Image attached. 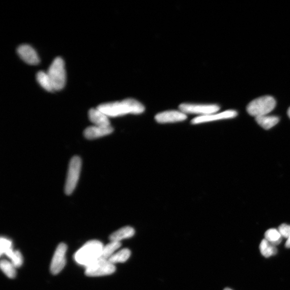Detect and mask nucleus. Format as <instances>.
<instances>
[{"mask_svg": "<svg viewBox=\"0 0 290 290\" xmlns=\"http://www.w3.org/2000/svg\"><path fill=\"white\" fill-rule=\"evenodd\" d=\"M288 115L289 118H290V107L289 108V109H288Z\"/></svg>", "mask_w": 290, "mask_h": 290, "instance_id": "obj_26", "label": "nucleus"}, {"mask_svg": "<svg viewBox=\"0 0 290 290\" xmlns=\"http://www.w3.org/2000/svg\"><path fill=\"white\" fill-rule=\"evenodd\" d=\"M286 247L287 249H290V236L288 239L286 243Z\"/></svg>", "mask_w": 290, "mask_h": 290, "instance_id": "obj_25", "label": "nucleus"}, {"mask_svg": "<svg viewBox=\"0 0 290 290\" xmlns=\"http://www.w3.org/2000/svg\"><path fill=\"white\" fill-rule=\"evenodd\" d=\"M12 249V242L4 238H1V255L4 254L8 251Z\"/></svg>", "mask_w": 290, "mask_h": 290, "instance_id": "obj_23", "label": "nucleus"}, {"mask_svg": "<svg viewBox=\"0 0 290 290\" xmlns=\"http://www.w3.org/2000/svg\"><path fill=\"white\" fill-rule=\"evenodd\" d=\"M224 290H232V289H230V288H225V289H224Z\"/></svg>", "mask_w": 290, "mask_h": 290, "instance_id": "obj_27", "label": "nucleus"}, {"mask_svg": "<svg viewBox=\"0 0 290 290\" xmlns=\"http://www.w3.org/2000/svg\"><path fill=\"white\" fill-rule=\"evenodd\" d=\"M260 250L261 254L267 258L275 255L277 252L276 246L272 245L265 239L261 242Z\"/></svg>", "mask_w": 290, "mask_h": 290, "instance_id": "obj_18", "label": "nucleus"}, {"mask_svg": "<svg viewBox=\"0 0 290 290\" xmlns=\"http://www.w3.org/2000/svg\"><path fill=\"white\" fill-rule=\"evenodd\" d=\"M220 107L217 104H200L182 103L179 105V110L186 114H194L203 116L217 113Z\"/></svg>", "mask_w": 290, "mask_h": 290, "instance_id": "obj_6", "label": "nucleus"}, {"mask_svg": "<svg viewBox=\"0 0 290 290\" xmlns=\"http://www.w3.org/2000/svg\"><path fill=\"white\" fill-rule=\"evenodd\" d=\"M103 247L98 240L89 241L77 251L75 259L78 264L87 267L98 259Z\"/></svg>", "mask_w": 290, "mask_h": 290, "instance_id": "obj_2", "label": "nucleus"}, {"mask_svg": "<svg viewBox=\"0 0 290 290\" xmlns=\"http://www.w3.org/2000/svg\"><path fill=\"white\" fill-rule=\"evenodd\" d=\"M276 102L271 96H265L256 98L248 105V113L255 118L268 115L275 109Z\"/></svg>", "mask_w": 290, "mask_h": 290, "instance_id": "obj_3", "label": "nucleus"}, {"mask_svg": "<svg viewBox=\"0 0 290 290\" xmlns=\"http://www.w3.org/2000/svg\"><path fill=\"white\" fill-rule=\"evenodd\" d=\"M238 113L235 110H227L221 113H215L206 116H198L191 121L193 125H197L213 122V121L233 118L236 117Z\"/></svg>", "mask_w": 290, "mask_h": 290, "instance_id": "obj_10", "label": "nucleus"}, {"mask_svg": "<svg viewBox=\"0 0 290 290\" xmlns=\"http://www.w3.org/2000/svg\"><path fill=\"white\" fill-rule=\"evenodd\" d=\"M278 231L284 238L288 239L290 236V225L283 224L279 226Z\"/></svg>", "mask_w": 290, "mask_h": 290, "instance_id": "obj_24", "label": "nucleus"}, {"mask_svg": "<svg viewBox=\"0 0 290 290\" xmlns=\"http://www.w3.org/2000/svg\"><path fill=\"white\" fill-rule=\"evenodd\" d=\"M120 247V242L111 241L109 244L103 247L98 259L109 260V258L115 254V252Z\"/></svg>", "mask_w": 290, "mask_h": 290, "instance_id": "obj_16", "label": "nucleus"}, {"mask_svg": "<svg viewBox=\"0 0 290 290\" xmlns=\"http://www.w3.org/2000/svg\"><path fill=\"white\" fill-rule=\"evenodd\" d=\"M88 116L91 122L95 125L100 126H111L108 116L97 108L96 109H91L89 110Z\"/></svg>", "mask_w": 290, "mask_h": 290, "instance_id": "obj_13", "label": "nucleus"}, {"mask_svg": "<svg viewBox=\"0 0 290 290\" xmlns=\"http://www.w3.org/2000/svg\"><path fill=\"white\" fill-rule=\"evenodd\" d=\"M18 54L21 59L28 64L36 65L39 64V58L38 54L33 47L29 45H20L18 49Z\"/></svg>", "mask_w": 290, "mask_h": 290, "instance_id": "obj_11", "label": "nucleus"}, {"mask_svg": "<svg viewBox=\"0 0 290 290\" xmlns=\"http://www.w3.org/2000/svg\"><path fill=\"white\" fill-rule=\"evenodd\" d=\"M256 122L265 130H270L277 125L279 119L277 116H262L255 118Z\"/></svg>", "mask_w": 290, "mask_h": 290, "instance_id": "obj_15", "label": "nucleus"}, {"mask_svg": "<svg viewBox=\"0 0 290 290\" xmlns=\"http://www.w3.org/2000/svg\"><path fill=\"white\" fill-rule=\"evenodd\" d=\"M0 267L1 270L8 277L10 278H14L17 275L16 272V267L14 266L12 262H10L6 260H3L0 263Z\"/></svg>", "mask_w": 290, "mask_h": 290, "instance_id": "obj_21", "label": "nucleus"}, {"mask_svg": "<svg viewBox=\"0 0 290 290\" xmlns=\"http://www.w3.org/2000/svg\"><path fill=\"white\" fill-rule=\"evenodd\" d=\"M109 117H116L126 115H140L144 113L145 107L135 98H128L120 101L103 103L97 107Z\"/></svg>", "mask_w": 290, "mask_h": 290, "instance_id": "obj_1", "label": "nucleus"}, {"mask_svg": "<svg viewBox=\"0 0 290 290\" xmlns=\"http://www.w3.org/2000/svg\"><path fill=\"white\" fill-rule=\"evenodd\" d=\"M67 250V245L64 243H61L57 247L50 266V271L53 275H57L64 268Z\"/></svg>", "mask_w": 290, "mask_h": 290, "instance_id": "obj_8", "label": "nucleus"}, {"mask_svg": "<svg viewBox=\"0 0 290 290\" xmlns=\"http://www.w3.org/2000/svg\"><path fill=\"white\" fill-rule=\"evenodd\" d=\"M187 119V115L180 110H167L155 116L156 122L159 124L174 123L183 122Z\"/></svg>", "mask_w": 290, "mask_h": 290, "instance_id": "obj_9", "label": "nucleus"}, {"mask_svg": "<svg viewBox=\"0 0 290 290\" xmlns=\"http://www.w3.org/2000/svg\"><path fill=\"white\" fill-rule=\"evenodd\" d=\"M135 234V230L131 226H125L116 231L111 234L109 239L111 241L120 242L124 239H129Z\"/></svg>", "mask_w": 290, "mask_h": 290, "instance_id": "obj_14", "label": "nucleus"}, {"mask_svg": "<svg viewBox=\"0 0 290 290\" xmlns=\"http://www.w3.org/2000/svg\"><path fill=\"white\" fill-rule=\"evenodd\" d=\"M116 271L115 265L109 260H97L86 267V275L89 277H99L111 275Z\"/></svg>", "mask_w": 290, "mask_h": 290, "instance_id": "obj_7", "label": "nucleus"}, {"mask_svg": "<svg viewBox=\"0 0 290 290\" xmlns=\"http://www.w3.org/2000/svg\"><path fill=\"white\" fill-rule=\"evenodd\" d=\"M114 131L112 125L109 126H92L83 132L84 137L89 140L96 139L112 134Z\"/></svg>", "mask_w": 290, "mask_h": 290, "instance_id": "obj_12", "label": "nucleus"}, {"mask_svg": "<svg viewBox=\"0 0 290 290\" xmlns=\"http://www.w3.org/2000/svg\"><path fill=\"white\" fill-rule=\"evenodd\" d=\"M47 73L51 79L55 91L61 90L65 87L66 79L65 63L61 57L56 58Z\"/></svg>", "mask_w": 290, "mask_h": 290, "instance_id": "obj_4", "label": "nucleus"}, {"mask_svg": "<svg viewBox=\"0 0 290 290\" xmlns=\"http://www.w3.org/2000/svg\"><path fill=\"white\" fill-rule=\"evenodd\" d=\"M36 78L41 87L45 90L50 92L55 91L48 74L43 71H40L37 74Z\"/></svg>", "mask_w": 290, "mask_h": 290, "instance_id": "obj_17", "label": "nucleus"}, {"mask_svg": "<svg viewBox=\"0 0 290 290\" xmlns=\"http://www.w3.org/2000/svg\"><path fill=\"white\" fill-rule=\"evenodd\" d=\"M265 239L271 242L275 246L280 244L282 241V236L278 230L275 229H271L266 231L265 234Z\"/></svg>", "mask_w": 290, "mask_h": 290, "instance_id": "obj_20", "label": "nucleus"}, {"mask_svg": "<svg viewBox=\"0 0 290 290\" xmlns=\"http://www.w3.org/2000/svg\"><path fill=\"white\" fill-rule=\"evenodd\" d=\"M81 165L80 157L75 156L72 158L68 167L65 186V192L67 195L71 194L77 187L80 177Z\"/></svg>", "mask_w": 290, "mask_h": 290, "instance_id": "obj_5", "label": "nucleus"}, {"mask_svg": "<svg viewBox=\"0 0 290 290\" xmlns=\"http://www.w3.org/2000/svg\"><path fill=\"white\" fill-rule=\"evenodd\" d=\"M10 260H11L13 264L16 268L20 267L23 264V256L19 251H14L13 256L10 258Z\"/></svg>", "mask_w": 290, "mask_h": 290, "instance_id": "obj_22", "label": "nucleus"}, {"mask_svg": "<svg viewBox=\"0 0 290 290\" xmlns=\"http://www.w3.org/2000/svg\"><path fill=\"white\" fill-rule=\"evenodd\" d=\"M131 254V252L128 249H123L115 253L111 257L109 261L115 265V263H123L129 260Z\"/></svg>", "mask_w": 290, "mask_h": 290, "instance_id": "obj_19", "label": "nucleus"}]
</instances>
